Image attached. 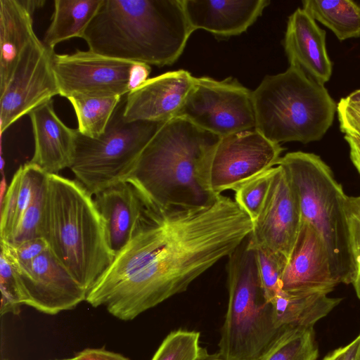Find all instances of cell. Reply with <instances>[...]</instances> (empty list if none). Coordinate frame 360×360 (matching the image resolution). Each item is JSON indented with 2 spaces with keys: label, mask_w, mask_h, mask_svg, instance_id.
Here are the masks:
<instances>
[{
  "label": "cell",
  "mask_w": 360,
  "mask_h": 360,
  "mask_svg": "<svg viewBox=\"0 0 360 360\" xmlns=\"http://www.w3.org/2000/svg\"><path fill=\"white\" fill-rule=\"evenodd\" d=\"M199 360H220L218 353L210 354L205 348H203Z\"/></svg>",
  "instance_id": "42"
},
{
  "label": "cell",
  "mask_w": 360,
  "mask_h": 360,
  "mask_svg": "<svg viewBox=\"0 0 360 360\" xmlns=\"http://www.w3.org/2000/svg\"><path fill=\"white\" fill-rule=\"evenodd\" d=\"M3 360H8V359H3Z\"/></svg>",
  "instance_id": "46"
},
{
  "label": "cell",
  "mask_w": 360,
  "mask_h": 360,
  "mask_svg": "<svg viewBox=\"0 0 360 360\" xmlns=\"http://www.w3.org/2000/svg\"><path fill=\"white\" fill-rule=\"evenodd\" d=\"M229 302L218 344L220 360H260L286 330L276 320L246 240L229 257Z\"/></svg>",
  "instance_id": "7"
},
{
  "label": "cell",
  "mask_w": 360,
  "mask_h": 360,
  "mask_svg": "<svg viewBox=\"0 0 360 360\" xmlns=\"http://www.w3.org/2000/svg\"><path fill=\"white\" fill-rule=\"evenodd\" d=\"M177 117L220 137L255 129L252 91L236 79L195 77L192 89Z\"/></svg>",
  "instance_id": "9"
},
{
  "label": "cell",
  "mask_w": 360,
  "mask_h": 360,
  "mask_svg": "<svg viewBox=\"0 0 360 360\" xmlns=\"http://www.w3.org/2000/svg\"><path fill=\"white\" fill-rule=\"evenodd\" d=\"M346 214L354 267V282L356 279L360 278V195L347 197Z\"/></svg>",
  "instance_id": "33"
},
{
  "label": "cell",
  "mask_w": 360,
  "mask_h": 360,
  "mask_svg": "<svg viewBox=\"0 0 360 360\" xmlns=\"http://www.w3.org/2000/svg\"><path fill=\"white\" fill-rule=\"evenodd\" d=\"M73 360H130L126 356L104 348H86L77 352Z\"/></svg>",
  "instance_id": "36"
},
{
  "label": "cell",
  "mask_w": 360,
  "mask_h": 360,
  "mask_svg": "<svg viewBox=\"0 0 360 360\" xmlns=\"http://www.w3.org/2000/svg\"><path fill=\"white\" fill-rule=\"evenodd\" d=\"M354 165L356 169L357 172H359V174H360V161H356Z\"/></svg>",
  "instance_id": "44"
},
{
  "label": "cell",
  "mask_w": 360,
  "mask_h": 360,
  "mask_svg": "<svg viewBox=\"0 0 360 360\" xmlns=\"http://www.w3.org/2000/svg\"><path fill=\"white\" fill-rule=\"evenodd\" d=\"M103 0H55L51 22L45 32L44 44L51 50L74 37L82 39Z\"/></svg>",
  "instance_id": "23"
},
{
  "label": "cell",
  "mask_w": 360,
  "mask_h": 360,
  "mask_svg": "<svg viewBox=\"0 0 360 360\" xmlns=\"http://www.w3.org/2000/svg\"><path fill=\"white\" fill-rule=\"evenodd\" d=\"M302 221L296 192L285 169L276 165L264 203L252 221L247 247L268 250L288 261Z\"/></svg>",
  "instance_id": "13"
},
{
  "label": "cell",
  "mask_w": 360,
  "mask_h": 360,
  "mask_svg": "<svg viewBox=\"0 0 360 360\" xmlns=\"http://www.w3.org/2000/svg\"><path fill=\"white\" fill-rule=\"evenodd\" d=\"M200 337L195 330H174L163 340L151 360H199L203 349Z\"/></svg>",
  "instance_id": "28"
},
{
  "label": "cell",
  "mask_w": 360,
  "mask_h": 360,
  "mask_svg": "<svg viewBox=\"0 0 360 360\" xmlns=\"http://www.w3.org/2000/svg\"><path fill=\"white\" fill-rule=\"evenodd\" d=\"M0 290L1 316L7 314L18 315L23 304L15 267L2 245L0 256Z\"/></svg>",
  "instance_id": "30"
},
{
  "label": "cell",
  "mask_w": 360,
  "mask_h": 360,
  "mask_svg": "<svg viewBox=\"0 0 360 360\" xmlns=\"http://www.w3.org/2000/svg\"><path fill=\"white\" fill-rule=\"evenodd\" d=\"M193 32L181 0H103L82 39L96 53L162 67L180 57Z\"/></svg>",
  "instance_id": "3"
},
{
  "label": "cell",
  "mask_w": 360,
  "mask_h": 360,
  "mask_svg": "<svg viewBox=\"0 0 360 360\" xmlns=\"http://www.w3.org/2000/svg\"><path fill=\"white\" fill-rule=\"evenodd\" d=\"M54 360H73L72 357L67 359H54Z\"/></svg>",
  "instance_id": "45"
},
{
  "label": "cell",
  "mask_w": 360,
  "mask_h": 360,
  "mask_svg": "<svg viewBox=\"0 0 360 360\" xmlns=\"http://www.w3.org/2000/svg\"><path fill=\"white\" fill-rule=\"evenodd\" d=\"M193 31L203 30L220 37L245 32L262 14L269 0H181Z\"/></svg>",
  "instance_id": "19"
},
{
  "label": "cell",
  "mask_w": 360,
  "mask_h": 360,
  "mask_svg": "<svg viewBox=\"0 0 360 360\" xmlns=\"http://www.w3.org/2000/svg\"><path fill=\"white\" fill-rule=\"evenodd\" d=\"M122 98L103 134L82 135L77 129L71 171L92 195L126 181L141 152L165 122H127Z\"/></svg>",
  "instance_id": "8"
},
{
  "label": "cell",
  "mask_w": 360,
  "mask_h": 360,
  "mask_svg": "<svg viewBox=\"0 0 360 360\" xmlns=\"http://www.w3.org/2000/svg\"><path fill=\"white\" fill-rule=\"evenodd\" d=\"M123 97V96H122ZM121 96L70 98L77 120L78 131L90 138L103 134Z\"/></svg>",
  "instance_id": "25"
},
{
  "label": "cell",
  "mask_w": 360,
  "mask_h": 360,
  "mask_svg": "<svg viewBox=\"0 0 360 360\" xmlns=\"http://www.w3.org/2000/svg\"><path fill=\"white\" fill-rule=\"evenodd\" d=\"M345 139L349 147V153L360 160V138L345 135Z\"/></svg>",
  "instance_id": "39"
},
{
  "label": "cell",
  "mask_w": 360,
  "mask_h": 360,
  "mask_svg": "<svg viewBox=\"0 0 360 360\" xmlns=\"http://www.w3.org/2000/svg\"><path fill=\"white\" fill-rule=\"evenodd\" d=\"M194 82L195 77L184 70L148 79L127 94L125 121L165 122L177 117Z\"/></svg>",
  "instance_id": "16"
},
{
  "label": "cell",
  "mask_w": 360,
  "mask_h": 360,
  "mask_svg": "<svg viewBox=\"0 0 360 360\" xmlns=\"http://www.w3.org/2000/svg\"><path fill=\"white\" fill-rule=\"evenodd\" d=\"M40 233L87 292L115 258L92 195L77 181L58 174H48Z\"/></svg>",
  "instance_id": "4"
},
{
  "label": "cell",
  "mask_w": 360,
  "mask_h": 360,
  "mask_svg": "<svg viewBox=\"0 0 360 360\" xmlns=\"http://www.w3.org/2000/svg\"><path fill=\"white\" fill-rule=\"evenodd\" d=\"M135 63L112 58L91 50L56 54L52 59L59 95L78 97L124 96L131 91Z\"/></svg>",
  "instance_id": "11"
},
{
  "label": "cell",
  "mask_w": 360,
  "mask_h": 360,
  "mask_svg": "<svg viewBox=\"0 0 360 360\" xmlns=\"http://www.w3.org/2000/svg\"><path fill=\"white\" fill-rule=\"evenodd\" d=\"M220 138L182 117H174L146 146L126 181L156 210L209 206L219 195L207 184L206 168Z\"/></svg>",
  "instance_id": "2"
},
{
  "label": "cell",
  "mask_w": 360,
  "mask_h": 360,
  "mask_svg": "<svg viewBox=\"0 0 360 360\" xmlns=\"http://www.w3.org/2000/svg\"><path fill=\"white\" fill-rule=\"evenodd\" d=\"M38 37L32 15L19 0H0V92L25 50Z\"/></svg>",
  "instance_id": "21"
},
{
  "label": "cell",
  "mask_w": 360,
  "mask_h": 360,
  "mask_svg": "<svg viewBox=\"0 0 360 360\" xmlns=\"http://www.w3.org/2000/svg\"><path fill=\"white\" fill-rule=\"evenodd\" d=\"M34 139L30 161L48 174L70 168L75 152L77 129L66 126L56 115L53 100L29 113Z\"/></svg>",
  "instance_id": "20"
},
{
  "label": "cell",
  "mask_w": 360,
  "mask_h": 360,
  "mask_svg": "<svg viewBox=\"0 0 360 360\" xmlns=\"http://www.w3.org/2000/svg\"><path fill=\"white\" fill-rule=\"evenodd\" d=\"M326 37V31L303 8H297L289 16L283 41L289 65L323 85L333 72Z\"/></svg>",
  "instance_id": "18"
},
{
  "label": "cell",
  "mask_w": 360,
  "mask_h": 360,
  "mask_svg": "<svg viewBox=\"0 0 360 360\" xmlns=\"http://www.w3.org/2000/svg\"><path fill=\"white\" fill-rule=\"evenodd\" d=\"M150 72V65L144 63H135L130 77L131 91L137 88L148 80Z\"/></svg>",
  "instance_id": "37"
},
{
  "label": "cell",
  "mask_w": 360,
  "mask_h": 360,
  "mask_svg": "<svg viewBox=\"0 0 360 360\" xmlns=\"http://www.w3.org/2000/svg\"><path fill=\"white\" fill-rule=\"evenodd\" d=\"M337 112L341 131L360 138V103L342 98L337 105Z\"/></svg>",
  "instance_id": "35"
},
{
  "label": "cell",
  "mask_w": 360,
  "mask_h": 360,
  "mask_svg": "<svg viewBox=\"0 0 360 360\" xmlns=\"http://www.w3.org/2000/svg\"><path fill=\"white\" fill-rule=\"evenodd\" d=\"M48 174L44 172L37 180L32 199L13 234L8 241L12 245L41 237L40 229L44 207Z\"/></svg>",
  "instance_id": "27"
},
{
  "label": "cell",
  "mask_w": 360,
  "mask_h": 360,
  "mask_svg": "<svg viewBox=\"0 0 360 360\" xmlns=\"http://www.w3.org/2000/svg\"><path fill=\"white\" fill-rule=\"evenodd\" d=\"M259 276L266 298L272 302L281 292V277L286 259L268 250H252Z\"/></svg>",
  "instance_id": "31"
},
{
  "label": "cell",
  "mask_w": 360,
  "mask_h": 360,
  "mask_svg": "<svg viewBox=\"0 0 360 360\" xmlns=\"http://www.w3.org/2000/svg\"><path fill=\"white\" fill-rule=\"evenodd\" d=\"M345 360H360V334L347 345Z\"/></svg>",
  "instance_id": "38"
},
{
  "label": "cell",
  "mask_w": 360,
  "mask_h": 360,
  "mask_svg": "<svg viewBox=\"0 0 360 360\" xmlns=\"http://www.w3.org/2000/svg\"><path fill=\"white\" fill-rule=\"evenodd\" d=\"M347 98L352 101L360 103V89H357L347 96Z\"/></svg>",
  "instance_id": "43"
},
{
  "label": "cell",
  "mask_w": 360,
  "mask_h": 360,
  "mask_svg": "<svg viewBox=\"0 0 360 360\" xmlns=\"http://www.w3.org/2000/svg\"><path fill=\"white\" fill-rule=\"evenodd\" d=\"M256 129L275 143H308L323 138L337 104L323 84L299 68L266 75L252 91Z\"/></svg>",
  "instance_id": "5"
},
{
  "label": "cell",
  "mask_w": 360,
  "mask_h": 360,
  "mask_svg": "<svg viewBox=\"0 0 360 360\" xmlns=\"http://www.w3.org/2000/svg\"><path fill=\"white\" fill-rule=\"evenodd\" d=\"M53 50L39 39L25 50L0 92L1 134L22 116L59 95L53 72Z\"/></svg>",
  "instance_id": "12"
},
{
  "label": "cell",
  "mask_w": 360,
  "mask_h": 360,
  "mask_svg": "<svg viewBox=\"0 0 360 360\" xmlns=\"http://www.w3.org/2000/svg\"><path fill=\"white\" fill-rule=\"evenodd\" d=\"M21 4L32 15L36 9L42 7L46 1L44 0H19Z\"/></svg>",
  "instance_id": "40"
},
{
  "label": "cell",
  "mask_w": 360,
  "mask_h": 360,
  "mask_svg": "<svg viewBox=\"0 0 360 360\" xmlns=\"http://www.w3.org/2000/svg\"><path fill=\"white\" fill-rule=\"evenodd\" d=\"M284 148L256 129L221 137L206 168L210 190L220 195L275 167Z\"/></svg>",
  "instance_id": "10"
},
{
  "label": "cell",
  "mask_w": 360,
  "mask_h": 360,
  "mask_svg": "<svg viewBox=\"0 0 360 360\" xmlns=\"http://www.w3.org/2000/svg\"><path fill=\"white\" fill-rule=\"evenodd\" d=\"M1 243L6 248L13 262L19 266L30 264L49 248L47 243L42 237L27 240L15 245L4 240H1Z\"/></svg>",
  "instance_id": "34"
},
{
  "label": "cell",
  "mask_w": 360,
  "mask_h": 360,
  "mask_svg": "<svg viewBox=\"0 0 360 360\" xmlns=\"http://www.w3.org/2000/svg\"><path fill=\"white\" fill-rule=\"evenodd\" d=\"M13 264L23 305L56 315L86 301L87 291L49 248L27 265Z\"/></svg>",
  "instance_id": "14"
},
{
  "label": "cell",
  "mask_w": 360,
  "mask_h": 360,
  "mask_svg": "<svg viewBox=\"0 0 360 360\" xmlns=\"http://www.w3.org/2000/svg\"><path fill=\"white\" fill-rule=\"evenodd\" d=\"M21 180L20 167L15 172L3 201L1 214V240L8 241L15 226Z\"/></svg>",
  "instance_id": "32"
},
{
  "label": "cell",
  "mask_w": 360,
  "mask_h": 360,
  "mask_svg": "<svg viewBox=\"0 0 360 360\" xmlns=\"http://www.w3.org/2000/svg\"><path fill=\"white\" fill-rule=\"evenodd\" d=\"M347 345L338 348L326 356L322 360H345Z\"/></svg>",
  "instance_id": "41"
},
{
  "label": "cell",
  "mask_w": 360,
  "mask_h": 360,
  "mask_svg": "<svg viewBox=\"0 0 360 360\" xmlns=\"http://www.w3.org/2000/svg\"><path fill=\"white\" fill-rule=\"evenodd\" d=\"M250 217L227 196L197 208L153 209L143 229L98 281L112 309L131 321L229 257L250 236Z\"/></svg>",
  "instance_id": "1"
},
{
  "label": "cell",
  "mask_w": 360,
  "mask_h": 360,
  "mask_svg": "<svg viewBox=\"0 0 360 360\" xmlns=\"http://www.w3.org/2000/svg\"><path fill=\"white\" fill-rule=\"evenodd\" d=\"M303 9L340 41L360 37V6L350 0H304Z\"/></svg>",
  "instance_id": "24"
},
{
  "label": "cell",
  "mask_w": 360,
  "mask_h": 360,
  "mask_svg": "<svg viewBox=\"0 0 360 360\" xmlns=\"http://www.w3.org/2000/svg\"><path fill=\"white\" fill-rule=\"evenodd\" d=\"M282 290L290 293L328 294L339 284L335 279L326 248L316 230L305 221L284 266Z\"/></svg>",
  "instance_id": "15"
},
{
  "label": "cell",
  "mask_w": 360,
  "mask_h": 360,
  "mask_svg": "<svg viewBox=\"0 0 360 360\" xmlns=\"http://www.w3.org/2000/svg\"><path fill=\"white\" fill-rule=\"evenodd\" d=\"M275 167L245 181L234 190L235 202L252 221L259 215L264 203Z\"/></svg>",
  "instance_id": "29"
},
{
  "label": "cell",
  "mask_w": 360,
  "mask_h": 360,
  "mask_svg": "<svg viewBox=\"0 0 360 360\" xmlns=\"http://www.w3.org/2000/svg\"><path fill=\"white\" fill-rule=\"evenodd\" d=\"M319 355L313 328L285 331L260 360H316Z\"/></svg>",
  "instance_id": "26"
},
{
  "label": "cell",
  "mask_w": 360,
  "mask_h": 360,
  "mask_svg": "<svg viewBox=\"0 0 360 360\" xmlns=\"http://www.w3.org/2000/svg\"><path fill=\"white\" fill-rule=\"evenodd\" d=\"M287 173L297 195L302 220L321 238L328 251L331 270L339 283L352 284L354 267L346 214L348 195L330 167L317 155L291 152L277 163Z\"/></svg>",
  "instance_id": "6"
},
{
  "label": "cell",
  "mask_w": 360,
  "mask_h": 360,
  "mask_svg": "<svg viewBox=\"0 0 360 360\" xmlns=\"http://www.w3.org/2000/svg\"><path fill=\"white\" fill-rule=\"evenodd\" d=\"M109 248L115 255L143 229L152 213L136 188L122 181L95 195Z\"/></svg>",
  "instance_id": "17"
},
{
  "label": "cell",
  "mask_w": 360,
  "mask_h": 360,
  "mask_svg": "<svg viewBox=\"0 0 360 360\" xmlns=\"http://www.w3.org/2000/svg\"><path fill=\"white\" fill-rule=\"evenodd\" d=\"M342 300L321 292L290 293L282 290L271 303L278 326L287 330L313 328Z\"/></svg>",
  "instance_id": "22"
}]
</instances>
